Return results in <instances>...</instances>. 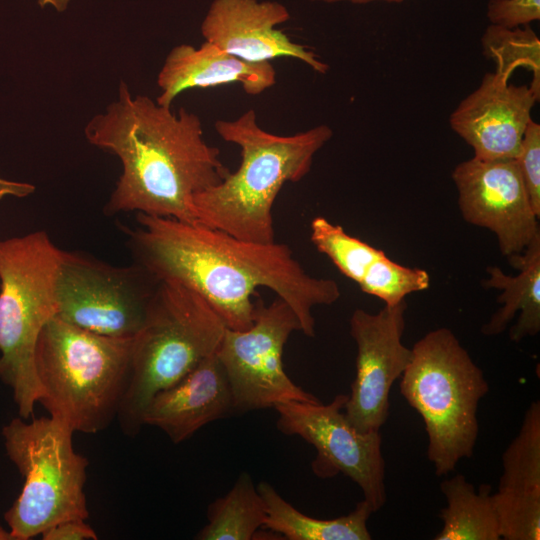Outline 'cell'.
I'll return each mask as SVG.
<instances>
[{
  "instance_id": "6da1fadb",
  "label": "cell",
  "mask_w": 540,
  "mask_h": 540,
  "mask_svg": "<svg viewBox=\"0 0 540 540\" xmlns=\"http://www.w3.org/2000/svg\"><path fill=\"white\" fill-rule=\"evenodd\" d=\"M137 222L132 243L143 269L156 281L173 280L199 294L226 328L252 325V296L259 287L292 308L308 337L315 336L313 308L340 298L337 282L307 274L286 244L246 241L199 223L143 213Z\"/></svg>"
},
{
  "instance_id": "7a4b0ae2",
  "label": "cell",
  "mask_w": 540,
  "mask_h": 540,
  "mask_svg": "<svg viewBox=\"0 0 540 540\" xmlns=\"http://www.w3.org/2000/svg\"><path fill=\"white\" fill-rule=\"evenodd\" d=\"M84 135L121 162L109 214L135 211L196 223L193 197L230 172L219 149L204 140L198 115L132 95L123 81L117 100L88 121Z\"/></svg>"
},
{
  "instance_id": "3957f363",
  "label": "cell",
  "mask_w": 540,
  "mask_h": 540,
  "mask_svg": "<svg viewBox=\"0 0 540 540\" xmlns=\"http://www.w3.org/2000/svg\"><path fill=\"white\" fill-rule=\"evenodd\" d=\"M214 127L226 142L241 149L235 172L193 197L195 222L236 238L272 243V208L283 185L298 182L310 171L315 154L331 139L326 124L281 136L262 129L253 109Z\"/></svg>"
},
{
  "instance_id": "277c9868",
  "label": "cell",
  "mask_w": 540,
  "mask_h": 540,
  "mask_svg": "<svg viewBox=\"0 0 540 540\" xmlns=\"http://www.w3.org/2000/svg\"><path fill=\"white\" fill-rule=\"evenodd\" d=\"M132 338L99 335L52 318L35 350L41 403L74 432L94 434L117 418L125 394Z\"/></svg>"
},
{
  "instance_id": "5b68a950",
  "label": "cell",
  "mask_w": 540,
  "mask_h": 540,
  "mask_svg": "<svg viewBox=\"0 0 540 540\" xmlns=\"http://www.w3.org/2000/svg\"><path fill=\"white\" fill-rule=\"evenodd\" d=\"M226 329L206 300L173 280H159L142 327L132 338L130 374L117 418L134 436L151 399L216 353Z\"/></svg>"
},
{
  "instance_id": "8992f818",
  "label": "cell",
  "mask_w": 540,
  "mask_h": 540,
  "mask_svg": "<svg viewBox=\"0 0 540 540\" xmlns=\"http://www.w3.org/2000/svg\"><path fill=\"white\" fill-rule=\"evenodd\" d=\"M400 377V392L423 419L428 459L437 476L452 472L473 456L479 433L477 410L489 385L455 334L434 329L412 347Z\"/></svg>"
},
{
  "instance_id": "52a82bcc",
  "label": "cell",
  "mask_w": 540,
  "mask_h": 540,
  "mask_svg": "<svg viewBox=\"0 0 540 540\" xmlns=\"http://www.w3.org/2000/svg\"><path fill=\"white\" fill-rule=\"evenodd\" d=\"M62 251L43 230L0 240V380L24 419L41 398L35 350L56 316Z\"/></svg>"
},
{
  "instance_id": "ba28073f",
  "label": "cell",
  "mask_w": 540,
  "mask_h": 540,
  "mask_svg": "<svg viewBox=\"0 0 540 540\" xmlns=\"http://www.w3.org/2000/svg\"><path fill=\"white\" fill-rule=\"evenodd\" d=\"M74 431L55 417H16L2 428L9 459L24 477L4 519L14 540H29L65 520L89 516L88 460L73 448Z\"/></svg>"
},
{
  "instance_id": "9c48e42d",
  "label": "cell",
  "mask_w": 540,
  "mask_h": 540,
  "mask_svg": "<svg viewBox=\"0 0 540 540\" xmlns=\"http://www.w3.org/2000/svg\"><path fill=\"white\" fill-rule=\"evenodd\" d=\"M294 331H300L298 317L279 297L270 305L255 302L248 329H225L216 355L228 379L235 412L274 408L289 401L321 402L284 370V346Z\"/></svg>"
},
{
  "instance_id": "30bf717a",
  "label": "cell",
  "mask_w": 540,
  "mask_h": 540,
  "mask_svg": "<svg viewBox=\"0 0 540 540\" xmlns=\"http://www.w3.org/2000/svg\"><path fill=\"white\" fill-rule=\"evenodd\" d=\"M348 399L338 394L321 402L289 401L277 404V428L313 445L317 454L311 463L313 473L322 479L339 473L349 477L362 490L373 513L386 503L385 460L380 432L357 430L341 412Z\"/></svg>"
},
{
  "instance_id": "8fae6325",
  "label": "cell",
  "mask_w": 540,
  "mask_h": 540,
  "mask_svg": "<svg viewBox=\"0 0 540 540\" xmlns=\"http://www.w3.org/2000/svg\"><path fill=\"white\" fill-rule=\"evenodd\" d=\"M152 292L133 268L62 251L55 317L99 335L130 339L143 325Z\"/></svg>"
},
{
  "instance_id": "7c38bea8",
  "label": "cell",
  "mask_w": 540,
  "mask_h": 540,
  "mask_svg": "<svg viewBox=\"0 0 540 540\" xmlns=\"http://www.w3.org/2000/svg\"><path fill=\"white\" fill-rule=\"evenodd\" d=\"M406 302L385 305L377 313L356 309L349 320L357 346L356 375L344 406L348 421L359 431L379 432L389 415V394L412 357L402 343Z\"/></svg>"
},
{
  "instance_id": "4fadbf2b",
  "label": "cell",
  "mask_w": 540,
  "mask_h": 540,
  "mask_svg": "<svg viewBox=\"0 0 540 540\" xmlns=\"http://www.w3.org/2000/svg\"><path fill=\"white\" fill-rule=\"evenodd\" d=\"M464 220L486 228L507 257L522 253L540 234L538 219L515 158H471L452 172Z\"/></svg>"
},
{
  "instance_id": "5bb4252c",
  "label": "cell",
  "mask_w": 540,
  "mask_h": 540,
  "mask_svg": "<svg viewBox=\"0 0 540 540\" xmlns=\"http://www.w3.org/2000/svg\"><path fill=\"white\" fill-rule=\"evenodd\" d=\"M538 97L528 85L487 73L451 113L449 123L481 160L515 158Z\"/></svg>"
},
{
  "instance_id": "9a60e30c",
  "label": "cell",
  "mask_w": 540,
  "mask_h": 540,
  "mask_svg": "<svg viewBox=\"0 0 540 540\" xmlns=\"http://www.w3.org/2000/svg\"><path fill=\"white\" fill-rule=\"evenodd\" d=\"M290 18L287 8L275 1L214 0L202 22L205 41L247 62H270L291 57L320 74L329 66L305 46L276 29Z\"/></svg>"
},
{
  "instance_id": "2e32d148",
  "label": "cell",
  "mask_w": 540,
  "mask_h": 540,
  "mask_svg": "<svg viewBox=\"0 0 540 540\" xmlns=\"http://www.w3.org/2000/svg\"><path fill=\"white\" fill-rule=\"evenodd\" d=\"M492 502L505 540L540 539V402L526 409L520 430L502 454Z\"/></svg>"
},
{
  "instance_id": "e0dca14e",
  "label": "cell",
  "mask_w": 540,
  "mask_h": 540,
  "mask_svg": "<svg viewBox=\"0 0 540 540\" xmlns=\"http://www.w3.org/2000/svg\"><path fill=\"white\" fill-rule=\"evenodd\" d=\"M233 411L228 379L214 353L175 384L158 392L144 411L143 424L159 428L178 444Z\"/></svg>"
},
{
  "instance_id": "ac0fdd59",
  "label": "cell",
  "mask_w": 540,
  "mask_h": 540,
  "mask_svg": "<svg viewBox=\"0 0 540 540\" xmlns=\"http://www.w3.org/2000/svg\"><path fill=\"white\" fill-rule=\"evenodd\" d=\"M239 83L245 93L259 95L276 83L271 62H247L204 41L199 48L179 44L171 49L158 73L156 102L171 107L175 98L193 88Z\"/></svg>"
},
{
  "instance_id": "d6986e66",
  "label": "cell",
  "mask_w": 540,
  "mask_h": 540,
  "mask_svg": "<svg viewBox=\"0 0 540 540\" xmlns=\"http://www.w3.org/2000/svg\"><path fill=\"white\" fill-rule=\"evenodd\" d=\"M508 261L519 270L517 275H507L498 266L486 269L488 277L482 284L485 288L501 291L498 297L501 307L482 326L481 333L499 335L518 314L509 330V338L520 342L540 331V234L522 253L509 256Z\"/></svg>"
},
{
  "instance_id": "ffe728a7",
  "label": "cell",
  "mask_w": 540,
  "mask_h": 540,
  "mask_svg": "<svg viewBox=\"0 0 540 540\" xmlns=\"http://www.w3.org/2000/svg\"><path fill=\"white\" fill-rule=\"evenodd\" d=\"M267 512L265 528L288 540H370L367 521L373 513L363 499L350 513L334 519L305 515L286 501L268 482L257 486Z\"/></svg>"
},
{
  "instance_id": "44dd1931",
  "label": "cell",
  "mask_w": 540,
  "mask_h": 540,
  "mask_svg": "<svg viewBox=\"0 0 540 540\" xmlns=\"http://www.w3.org/2000/svg\"><path fill=\"white\" fill-rule=\"evenodd\" d=\"M447 506L439 514L442 530L434 540H499L500 525L495 512L491 486L482 484L476 491L462 474L440 484Z\"/></svg>"
},
{
  "instance_id": "7402d4cb",
  "label": "cell",
  "mask_w": 540,
  "mask_h": 540,
  "mask_svg": "<svg viewBox=\"0 0 540 540\" xmlns=\"http://www.w3.org/2000/svg\"><path fill=\"white\" fill-rule=\"evenodd\" d=\"M208 523L198 532V540H252L265 528L263 498L250 475L243 472L233 487L207 509Z\"/></svg>"
},
{
  "instance_id": "603a6c76",
  "label": "cell",
  "mask_w": 540,
  "mask_h": 540,
  "mask_svg": "<svg viewBox=\"0 0 540 540\" xmlns=\"http://www.w3.org/2000/svg\"><path fill=\"white\" fill-rule=\"evenodd\" d=\"M483 54L496 64V73L509 81L514 71L532 73L529 87L540 97V41L529 25L506 28L491 24L481 38Z\"/></svg>"
},
{
  "instance_id": "cb8c5ba5",
  "label": "cell",
  "mask_w": 540,
  "mask_h": 540,
  "mask_svg": "<svg viewBox=\"0 0 540 540\" xmlns=\"http://www.w3.org/2000/svg\"><path fill=\"white\" fill-rule=\"evenodd\" d=\"M310 230V240L315 248L327 256L344 276L357 284L369 265L385 254L322 216L311 221Z\"/></svg>"
},
{
  "instance_id": "d4e9b609",
  "label": "cell",
  "mask_w": 540,
  "mask_h": 540,
  "mask_svg": "<svg viewBox=\"0 0 540 540\" xmlns=\"http://www.w3.org/2000/svg\"><path fill=\"white\" fill-rule=\"evenodd\" d=\"M429 285L427 271L400 265L386 254L369 265L358 283L364 293L381 299L388 306L399 304L407 295L426 290Z\"/></svg>"
},
{
  "instance_id": "484cf974",
  "label": "cell",
  "mask_w": 540,
  "mask_h": 540,
  "mask_svg": "<svg viewBox=\"0 0 540 540\" xmlns=\"http://www.w3.org/2000/svg\"><path fill=\"white\" fill-rule=\"evenodd\" d=\"M515 160L532 208L535 214L540 217V125L533 120L526 127Z\"/></svg>"
},
{
  "instance_id": "4316f807",
  "label": "cell",
  "mask_w": 540,
  "mask_h": 540,
  "mask_svg": "<svg viewBox=\"0 0 540 540\" xmlns=\"http://www.w3.org/2000/svg\"><path fill=\"white\" fill-rule=\"evenodd\" d=\"M487 18L493 25L516 28L540 19V0H490Z\"/></svg>"
},
{
  "instance_id": "83f0119b",
  "label": "cell",
  "mask_w": 540,
  "mask_h": 540,
  "mask_svg": "<svg viewBox=\"0 0 540 540\" xmlns=\"http://www.w3.org/2000/svg\"><path fill=\"white\" fill-rule=\"evenodd\" d=\"M43 540H96L97 533L84 519L61 521L42 534Z\"/></svg>"
},
{
  "instance_id": "f1b7e54d",
  "label": "cell",
  "mask_w": 540,
  "mask_h": 540,
  "mask_svg": "<svg viewBox=\"0 0 540 540\" xmlns=\"http://www.w3.org/2000/svg\"><path fill=\"white\" fill-rule=\"evenodd\" d=\"M35 191V186L26 183L5 179L0 175V200L6 197L24 198Z\"/></svg>"
},
{
  "instance_id": "f546056e",
  "label": "cell",
  "mask_w": 540,
  "mask_h": 540,
  "mask_svg": "<svg viewBox=\"0 0 540 540\" xmlns=\"http://www.w3.org/2000/svg\"><path fill=\"white\" fill-rule=\"evenodd\" d=\"M70 0H37L41 7L52 6L56 11L63 12L67 9Z\"/></svg>"
},
{
  "instance_id": "4dcf8cb0",
  "label": "cell",
  "mask_w": 540,
  "mask_h": 540,
  "mask_svg": "<svg viewBox=\"0 0 540 540\" xmlns=\"http://www.w3.org/2000/svg\"><path fill=\"white\" fill-rule=\"evenodd\" d=\"M311 1H320L325 3H336L341 1H347L353 4H367L375 1H383L387 3H402L405 0H311Z\"/></svg>"
},
{
  "instance_id": "1f68e13d",
  "label": "cell",
  "mask_w": 540,
  "mask_h": 540,
  "mask_svg": "<svg viewBox=\"0 0 540 540\" xmlns=\"http://www.w3.org/2000/svg\"><path fill=\"white\" fill-rule=\"evenodd\" d=\"M0 540H14L9 530L4 529L0 525Z\"/></svg>"
}]
</instances>
